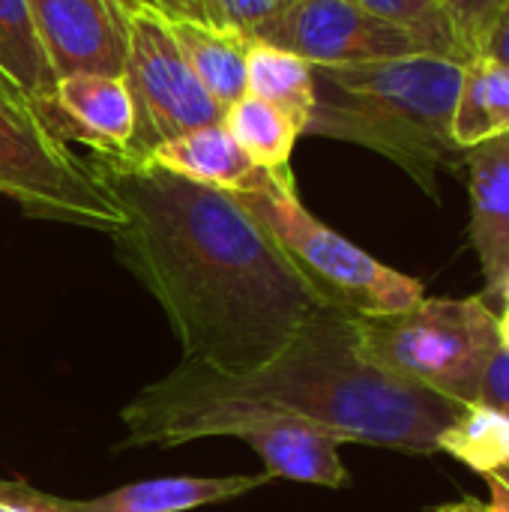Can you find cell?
<instances>
[{"mask_svg":"<svg viewBox=\"0 0 509 512\" xmlns=\"http://www.w3.org/2000/svg\"><path fill=\"white\" fill-rule=\"evenodd\" d=\"M0 198L24 216L114 237L126 213L99 156L60 135L54 96L33 99L0 78Z\"/></svg>","mask_w":509,"mask_h":512,"instance_id":"277c9868","label":"cell"},{"mask_svg":"<svg viewBox=\"0 0 509 512\" xmlns=\"http://www.w3.org/2000/svg\"><path fill=\"white\" fill-rule=\"evenodd\" d=\"M114 3H120V6H129V3H138V0H114Z\"/></svg>","mask_w":509,"mask_h":512,"instance_id":"f1b7e54d","label":"cell"},{"mask_svg":"<svg viewBox=\"0 0 509 512\" xmlns=\"http://www.w3.org/2000/svg\"><path fill=\"white\" fill-rule=\"evenodd\" d=\"M39 48L54 81L69 75H123L126 6L114 0H27Z\"/></svg>","mask_w":509,"mask_h":512,"instance_id":"9c48e42d","label":"cell"},{"mask_svg":"<svg viewBox=\"0 0 509 512\" xmlns=\"http://www.w3.org/2000/svg\"><path fill=\"white\" fill-rule=\"evenodd\" d=\"M354 321L333 309H315L276 357L243 375L183 360L144 387L120 417H153L189 405H243L306 420L339 444L414 456L438 453V438L462 405L372 366L357 348Z\"/></svg>","mask_w":509,"mask_h":512,"instance_id":"7a4b0ae2","label":"cell"},{"mask_svg":"<svg viewBox=\"0 0 509 512\" xmlns=\"http://www.w3.org/2000/svg\"><path fill=\"white\" fill-rule=\"evenodd\" d=\"M426 512H489V507L480 498H459L453 504H441V507H432Z\"/></svg>","mask_w":509,"mask_h":512,"instance_id":"484cf974","label":"cell"},{"mask_svg":"<svg viewBox=\"0 0 509 512\" xmlns=\"http://www.w3.org/2000/svg\"><path fill=\"white\" fill-rule=\"evenodd\" d=\"M240 201L267 228L318 309H333L351 318H378L405 312L426 297L423 282L381 264L366 249L315 219L303 207L294 180L267 177L264 186L243 192Z\"/></svg>","mask_w":509,"mask_h":512,"instance_id":"5b68a950","label":"cell"},{"mask_svg":"<svg viewBox=\"0 0 509 512\" xmlns=\"http://www.w3.org/2000/svg\"><path fill=\"white\" fill-rule=\"evenodd\" d=\"M0 78L33 99L54 96L57 81L39 48L27 0H0Z\"/></svg>","mask_w":509,"mask_h":512,"instance_id":"d6986e66","label":"cell"},{"mask_svg":"<svg viewBox=\"0 0 509 512\" xmlns=\"http://www.w3.org/2000/svg\"><path fill=\"white\" fill-rule=\"evenodd\" d=\"M144 159L177 177H186L213 189H225L234 195L252 192L264 186L267 180V174L255 168V162L240 150V144L231 138V132L222 123H210V126L183 132L177 138H168L156 144Z\"/></svg>","mask_w":509,"mask_h":512,"instance_id":"4fadbf2b","label":"cell"},{"mask_svg":"<svg viewBox=\"0 0 509 512\" xmlns=\"http://www.w3.org/2000/svg\"><path fill=\"white\" fill-rule=\"evenodd\" d=\"M489 486V512H509V468L483 477Z\"/></svg>","mask_w":509,"mask_h":512,"instance_id":"d4e9b609","label":"cell"},{"mask_svg":"<svg viewBox=\"0 0 509 512\" xmlns=\"http://www.w3.org/2000/svg\"><path fill=\"white\" fill-rule=\"evenodd\" d=\"M504 312L498 315V336H501V348H507L509 351V279L507 285H504Z\"/></svg>","mask_w":509,"mask_h":512,"instance_id":"4316f807","label":"cell"},{"mask_svg":"<svg viewBox=\"0 0 509 512\" xmlns=\"http://www.w3.org/2000/svg\"><path fill=\"white\" fill-rule=\"evenodd\" d=\"M63 138L84 144L99 159H132L135 102L123 75H69L54 84Z\"/></svg>","mask_w":509,"mask_h":512,"instance_id":"30bf717a","label":"cell"},{"mask_svg":"<svg viewBox=\"0 0 509 512\" xmlns=\"http://www.w3.org/2000/svg\"><path fill=\"white\" fill-rule=\"evenodd\" d=\"M294 0H195L189 15L237 30L246 39H261Z\"/></svg>","mask_w":509,"mask_h":512,"instance_id":"44dd1931","label":"cell"},{"mask_svg":"<svg viewBox=\"0 0 509 512\" xmlns=\"http://www.w3.org/2000/svg\"><path fill=\"white\" fill-rule=\"evenodd\" d=\"M156 3L165 9H174V12H192V6H195V0H156Z\"/></svg>","mask_w":509,"mask_h":512,"instance_id":"83f0119b","label":"cell"},{"mask_svg":"<svg viewBox=\"0 0 509 512\" xmlns=\"http://www.w3.org/2000/svg\"><path fill=\"white\" fill-rule=\"evenodd\" d=\"M354 324L357 348L372 366L459 405L477 402L501 348L498 315L483 297H423L405 312Z\"/></svg>","mask_w":509,"mask_h":512,"instance_id":"8992f818","label":"cell"},{"mask_svg":"<svg viewBox=\"0 0 509 512\" xmlns=\"http://www.w3.org/2000/svg\"><path fill=\"white\" fill-rule=\"evenodd\" d=\"M222 126L231 132L240 150L255 162V168H261L270 180H294L291 153L303 132L279 108L246 93L225 108Z\"/></svg>","mask_w":509,"mask_h":512,"instance_id":"e0dca14e","label":"cell"},{"mask_svg":"<svg viewBox=\"0 0 509 512\" xmlns=\"http://www.w3.org/2000/svg\"><path fill=\"white\" fill-rule=\"evenodd\" d=\"M0 512H45L36 501V489L27 483L0 480Z\"/></svg>","mask_w":509,"mask_h":512,"instance_id":"cb8c5ba5","label":"cell"},{"mask_svg":"<svg viewBox=\"0 0 509 512\" xmlns=\"http://www.w3.org/2000/svg\"><path fill=\"white\" fill-rule=\"evenodd\" d=\"M438 453L480 477L509 468V414L486 402H465L438 438Z\"/></svg>","mask_w":509,"mask_h":512,"instance_id":"ac0fdd59","label":"cell"},{"mask_svg":"<svg viewBox=\"0 0 509 512\" xmlns=\"http://www.w3.org/2000/svg\"><path fill=\"white\" fill-rule=\"evenodd\" d=\"M273 477L240 474V477H156L120 486L99 498L72 501L36 489V501L45 512H192L219 501H231L267 486Z\"/></svg>","mask_w":509,"mask_h":512,"instance_id":"7c38bea8","label":"cell"},{"mask_svg":"<svg viewBox=\"0 0 509 512\" xmlns=\"http://www.w3.org/2000/svg\"><path fill=\"white\" fill-rule=\"evenodd\" d=\"M123 78L135 102L132 162H141L168 138L222 123L225 108L189 69L165 24V6L156 0H138L126 6Z\"/></svg>","mask_w":509,"mask_h":512,"instance_id":"52a82bcc","label":"cell"},{"mask_svg":"<svg viewBox=\"0 0 509 512\" xmlns=\"http://www.w3.org/2000/svg\"><path fill=\"white\" fill-rule=\"evenodd\" d=\"M246 93L279 108L306 135V126L315 108L312 63H306L303 57L279 45L252 39L246 48Z\"/></svg>","mask_w":509,"mask_h":512,"instance_id":"2e32d148","label":"cell"},{"mask_svg":"<svg viewBox=\"0 0 509 512\" xmlns=\"http://www.w3.org/2000/svg\"><path fill=\"white\" fill-rule=\"evenodd\" d=\"M351 3L408 30L429 54H444L462 63L468 60L465 45L438 0H351Z\"/></svg>","mask_w":509,"mask_h":512,"instance_id":"ffe728a7","label":"cell"},{"mask_svg":"<svg viewBox=\"0 0 509 512\" xmlns=\"http://www.w3.org/2000/svg\"><path fill=\"white\" fill-rule=\"evenodd\" d=\"M165 24L201 87L222 108L246 96V48L252 39L174 9H165Z\"/></svg>","mask_w":509,"mask_h":512,"instance_id":"5bb4252c","label":"cell"},{"mask_svg":"<svg viewBox=\"0 0 509 512\" xmlns=\"http://www.w3.org/2000/svg\"><path fill=\"white\" fill-rule=\"evenodd\" d=\"M477 54L480 57H492V60L509 66V0H501V6H498V12L492 18V24L486 30V39H483Z\"/></svg>","mask_w":509,"mask_h":512,"instance_id":"603a6c76","label":"cell"},{"mask_svg":"<svg viewBox=\"0 0 509 512\" xmlns=\"http://www.w3.org/2000/svg\"><path fill=\"white\" fill-rule=\"evenodd\" d=\"M312 75L315 108L306 135L375 150L438 198L441 168L462 153L453 141L462 60L423 51L357 66H312Z\"/></svg>","mask_w":509,"mask_h":512,"instance_id":"3957f363","label":"cell"},{"mask_svg":"<svg viewBox=\"0 0 509 512\" xmlns=\"http://www.w3.org/2000/svg\"><path fill=\"white\" fill-rule=\"evenodd\" d=\"M126 213L117 258L162 306L183 360L243 375L318 309L240 195L141 159H102Z\"/></svg>","mask_w":509,"mask_h":512,"instance_id":"6da1fadb","label":"cell"},{"mask_svg":"<svg viewBox=\"0 0 509 512\" xmlns=\"http://www.w3.org/2000/svg\"><path fill=\"white\" fill-rule=\"evenodd\" d=\"M261 42L279 45L312 66H357L426 51L408 30L351 0H294Z\"/></svg>","mask_w":509,"mask_h":512,"instance_id":"ba28073f","label":"cell"},{"mask_svg":"<svg viewBox=\"0 0 509 512\" xmlns=\"http://www.w3.org/2000/svg\"><path fill=\"white\" fill-rule=\"evenodd\" d=\"M507 132L509 66L477 54L462 63V81H459V96L453 108V141L465 153Z\"/></svg>","mask_w":509,"mask_h":512,"instance_id":"9a60e30c","label":"cell"},{"mask_svg":"<svg viewBox=\"0 0 509 512\" xmlns=\"http://www.w3.org/2000/svg\"><path fill=\"white\" fill-rule=\"evenodd\" d=\"M441 9L447 12V18L453 21L462 45H465V54L468 60L480 51L483 39H486V30L501 6V0H438Z\"/></svg>","mask_w":509,"mask_h":512,"instance_id":"7402d4cb","label":"cell"},{"mask_svg":"<svg viewBox=\"0 0 509 512\" xmlns=\"http://www.w3.org/2000/svg\"><path fill=\"white\" fill-rule=\"evenodd\" d=\"M471 243L480 258L486 297H501L509 279V132L465 150Z\"/></svg>","mask_w":509,"mask_h":512,"instance_id":"8fae6325","label":"cell"}]
</instances>
